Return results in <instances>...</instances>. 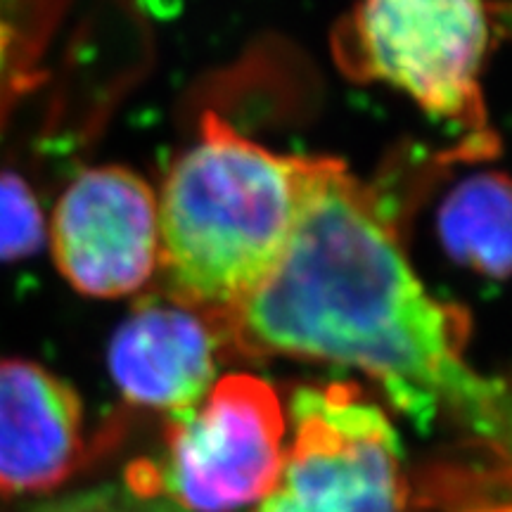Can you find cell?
Returning a JSON list of instances; mask_svg holds the SVG:
<instances>
[{
  "label": "cell",
  "instance_id": "6da1fadb",
  "mask_svg": "<svg viewBox=\"0 0 512 512\" xmlns=\"http://www.w3.org/2000/svg\"><path fill=\"white\" fill-rule=\"evenodd\" d=\"M211 325L242 356L358 368L420 432L448 418L508 463V392L467 366L470 313L425 290L377 195L339 159L304 157L278 266Z\"/></svg>",
  "mask_w": 512,
  "mask_h": 512
},
{
  "label": "cell",
  "instance_id": "7a4b0ae2",
  "mask_svg": "<svg viewBox=\"0 0 512 512\" xmlns=\"http://www.w3.org/2000/svg\"><path fill=\"white\" fill-rule=\"evenodd\" d=\"M304 157H283L204 114L157 197L162 294L209 320L233 309L278 266L302 197Z\"/></svg>",
  "mask_w": 512,
  "mask_h": 512
},
{
  "label": "cell",
  "instance_id": "3957f363",
  "mask_svg": "<svg viewBox=\"0 0 512 512\" xmlns=\"http://www.w3.org/2000/svg\"><path fill=\"white\" fill-rule=\"evenodd\" d=\"M489 46L486 0H361L335 38L349 74L389 83L463 128L475 157L494 150L479 86Z\"/></svg>",
  "mask_w": 512,
  "mask_h": 512
},
{
  "label": "cell",
  "instance_id": "277c9868",
  "mask_svg": "<svg viewBox=\"0 0 512 512\" xmlns=\"http://www.w3.org/2000/svg\"><path fill=\"white\" fill-rule=\"evenodd\" d=\"M285 411L266 380L247 373L211 384L204 406L166 427L162 460L128 467L126 489L171 498L190 512H235L266 498L285 463Z\"/></svg>",
  "mask_w": 512,
  "mask_h": 512
},
{
  "label": "cell",
  "instance_id": "5b68a950",
  "mask_svg": "<svg viewBox=\"0 0 512 512\" xmlns=\"http://www.w3.org/2000/svg\"><path fill=\"white\" fill-rule=\"evenodd\" d=\"M290 415L283 472L256 512H411L401 439L361 387H302Z\"/></svg>",
  "mask_w": 512,
  "mask_h": 512
},
{
  "label": "cell",
  "instance_id": "8992f818",
  "mask_svg": "<svg viewBox=\"0 0 512 512\" xmlns=\"http://www.w3.org/2000/svg\"><path fill=\"white\" fill-rule=\"evenodd\" d=\"M57 271L86 297L138 292L157 273V195L124 166L74 178L48 228Z\"/></svg>",
  "mask_w": 512,
  "mask_h": 512
},
{
  "label": "cell",
  "instance_id": "52a82bcc",
  "mask_svg": "<svg viewBox=\"0 0 512 512\" xmlns=\"http://www.w3.org/2000/svg\"><path fill=\"white\" fill-rule=\"evenodd\" d=\"M219 347L221 339L204 313L157 294L140 299L124 318L107 361L128 403L176 418L207 396Z\"/></svg>",
  "mask_w": 512,
  "mask_h": 512
},
{
  "label": "cell",
  "instance_id": "ba28073f",
  "mask_svg": "<svg viewBox=\"0 0 512 512\" xmlns=\"http://www.w3.org/2000/svg\"><path fill=\"white\" fill-rule=\"evenodd\" d=\"M91 456L79 394L27 358H0V496L50 494Z\"/></svg>",
  "mask_w": 512,
  "mask_h": 512
},
{
  "label": "cell",
  "instance_id": "9c48e42d",
  "mask_svg": "<svg viewBox=\"0 0 512 512\" xmlns=\"http://www.w3.org/2000/svg\"><path fill=\"white\" fill-rule=\"evenodd\" d=\"M439 240L460 266L505 280L510 268V183L477 174L453 188L439 209Z\"/></svg>",
  "mask_w": 512,
  "mask_h": 512
},
{
  "label": "cell",
  "instance_id": "30bf717a",
  "mask_svg": "<svg viewBox=\"0 0 512 512\" xmlns=\"http://www.w3.org/2000/svg\"><path fill=\"white\" fill-rule=\"evenodd\" d=\"M48 238L34 190L12 171L0 174V261L31 256Z\"/></svg>",
  "mask_w": 512,
  "mask_h": 512
},
{
  "label": "cell",
  "instance_id": "8fae6325",
  "mask_svg": "<svg viewBox=\"0 0 512 512\" xmlns=\"http://www.w3.org/2000/svg\"><path fill=\"white\" fill-rule=\"evenodd\" d=\"M34 512H174V508L157 501V498H140L128 489H105L67 498V501L60 503H50L46 508H38Z\"/></svg>",
  "mask_w": 512,
  "mask_h": 512
},
{
  "label": "cell",
  "instance_id": "7c38bea8",
  "mask_svg": "<svg viewBox=\"0 0 512 512\" xmlns=\"http://www.w3.org/2000/svg\"><path fill=\"white\" fill-rule=\"evenodd\" d=\"M470 512H510V508L508 503H489V505H477V508Z\"/></svg>",
  "mask_w": 512,
  "mask_h": 512
}]
</instances>
